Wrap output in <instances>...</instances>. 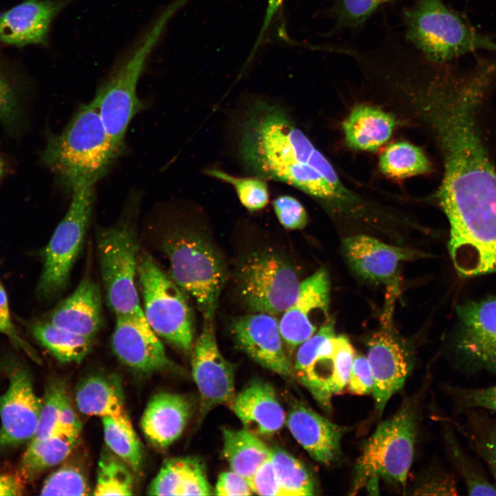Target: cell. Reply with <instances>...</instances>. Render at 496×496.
<instances>
[{"label":"cell","mask_w":496,"mask_h":496,"mask_svg":"<svg viewBox=\"0 0 496 496\" xmlns=\"http://www.w3.org/2000/svg\"><path fill=\"white\" fill-rule=\"evenodd\" d=\"M406 37L431 62L443 64L496 43L476 32L442 0H417L404 12Z\"/></svg>","instance_id":"52a82bcc"},{"label":"cell","mask_w":496,"mask_h":496,"mask_svg":"<svg viewBox=\"0 0 496 496\" xmlns=\"http://www.w3.org/2000/svg\"><path fill=\"white\" fill-rule=\"evenodd\" d=\"M71 0H25L0 14V41L16 46L46 45L54 18Z\"/></svg>","instance_id":"d6986e66"},{"label":"cell","mask_w":496,"mask_h":496,"mask_svg":"<svg viewBox=\"0 0 496 496\" xmlns=\"http://www.w3.org/2000/svg\"><path fill=\"white\" fill-rule=\"evenodd\" d=\"M230 331L236 346L255 362L286 380H295L276 316L252 313L234 318Z\"/></svg>","instance_id":"5bb4252c"},{"label":"cell","mask_w":496,"mask_h":496,"mask_svg":"<svg viewBox=\"0 0 496 496\" xmlns=\"http://www.w3.org/2000/svg\"><path fill=\"white\" fill-rule=\"evenodd\" d=\"M206 468L198 457L186 456L168 459L149 484V495H211Z\"/></svg>","instance_id":"484cf974"},{"label":"cell","mask_w":496,"mask_h":496,"mask_svg":"<svg viewBox=\"0 0 496 496\" xmlns=\"http://www.w3.org/2000/svg\"><path fill=\"white\" fill-rule=\"evenodd\" d=\"M0 333L8 337L14 344L33 358L36 355L31 347L28 345L17 333L12 322L9 309L8 301L5 289L0 282Z\"/></svg>","instance_id":"c3c4849f"},{"label":"cell","mask_w":496,"mask_h":496,"mask_svg":"<svg viewBox=\"0 0 496 496\" xmlns=\"http://www.w3.org/2000/svg\"><path fill=\"white\" fill-rule=\"evenodd\" d=\"M344 251L352 269L364 278L386 282L395 276L399 263L416 254L385 244L365 235L347 238Z\"/></svg>","instance_id":"cb8c5ba5"},{"label":"cell","mask_w":496,"mask_h":496,"mask_svg":"<svg viewBox=\"0 0 496 496\" xmlns=\"http://www.w3.org/2000/svg\"><path fill=\"white\" fill-rule=\"evenodd\" d=\"M11 60L0 52V119L11 118L17 101V76Z\"/></svg>","instance_id":"b9f144b4"},{"label":"cell","mask_w":496,"mask_h":496,"mask_svg":"<svg viewBox=\"0 0 496 496\" xmlns=\"http://www.w3.org/2000/svg\"><path fill=\"white\" fill-rule=\"evenodd\" d=\"M456 310L451 349L457 366L468 375L496 373V295L468 300Z\"/></svg>","instance_id":"8fae6325"},{"label":"cell","mask_w":496,"mask_h":496,"mask_svg":"<svg viewBox=\"0 0 496 496\" xmlns=\"http://www.w3.org/2000/svg\"><path fill=\"white\" fill-rule=\"evenodd\" d=\"M69 208L43 254V267L37 293L52 300L68 287L72 268L81 254L94 203V185L74 188Z\"/></svg>","instance_id":"9c48e42d"},{"label":"cell","mask_w":496,"mask_h":496,"mask_svg":"<svg viewBox=\"0 0 496 496\" xmlns=\"http://www.w3.org/2000/svg\"><path fill=\"white\" fill-rule=\"evenodd\" d=\"M177 10L178 6L172 2L158 14L132 49L114 68L91 101L111 140L122 152L129 124L144 107L136 93L138 80L168 21Z\"/></svg>","instance_id":"277c9868"},{"label":"cell","mask_w":496,"mask_h":496,"mask_svg":"<svg viewBox=\"0 0 496 496\" xmlns=\"http://www.w3.org/2000/svg\"><path fill=\"white\" fill-rule=\"evenodd\" d=\"M373 373L367 358L355 356L347 385L348 391L354 395H367L373 392Z\"/></svg>","instance_id":"f6af8a7d"},{"label":"cell","mask_w":496,"mask_h":496,"mask_svg":"<svg viewBox=\"0 0 496 496\" xmlns=\"http://www.w3.org/2000/svg\"><path fill=\"white\" fill-rule=\"evenodd\" d=\"M415 495H457L454 477L446 471L436 468L429 471L413 489Z\"/></svg>","instance_id":"ee69618b"},{"label":"cell","mask_w":496,"mask_h":496,"mask_svg":"<svg viewBox=\"0 0 496 496\" xmlns=\"http://www.w3.org/2000/svg\"><path fill=\"white\" fill-rule=\"evenodd\" d=\"M132 468L118 456L104 453L98 464L94 495H132L134 479Z\"/></svg>","instance_id":"e575fe53"},{"label":"cell","mask_w":496,"mask_h":496,"mask_svg":"<svg viewBox=\"0 0 496 496\" xmlns=\"http://www.w3.org/2000/svg\"><path fill=\"white\" fill-rule=\"evenodd\" d=\"M294 439L316 461L330 465L341 455L347 428L336 424L302 403H296L285 421Z\"/></svg>","instance_id":"ffe728a7"},{"label":"cell","mask_w":496,"mask_h":496,"mask_svg":"<svg viewBox=\"0 0 496 496\" xmlns=\"http://www.w3.org/2000/svg\"><path fill=\"white\" fill-rule=\"evenodd\" d=\"M239 131L238 154L255 176L282 182L336 208L361 198L340 180L328 159L280 105L258 99Z\"/></svg>","instance_id":"6da1fadb"},{"label":"cell","mask_w":496,"mask_h":496,"mask_svg":"<svg viewBox=\"0 0 496 496\" xmlns=\"http://www.w3.org/2000/svg\"><path fill=\"white\" fill-rule=\"evenodd\" d=\"M380 171L393 178H404L429 172L431 163L419 147L408 142L389 145L379 161Z\"/></svg>","instance_id":"1f68e13d"},{"label":"cell","mask_w":496,"mask_h":496,"mask_svg":"<svg viewBox=\"0 0 496 496\" xmlns=\"http://www.w3.org/2000/svg\"><path fill=\"white\" fill-rule=\"evenodd\" d=\"M273 206L279 222L285 228L300 229L307 225V211L294 197L280 196L273 200Z\"/></svg>","instance_id":"7bdbcfd3"},{"label":"cell","mask_w":496,"mask_h":496,"mask_svg":"<svg viewBox=\"0 0 496 496\" xmlns=\"http://www.w3.org/2000/svg\"><path fill=\"white\" fill-rule=\"evenodd\" d=\"M138 276L143 313L154 332L183 351L193 345L195 325L184 291L148 254L138 258Z\"/></svg>","instance_id":"ba28073f"},{"label":"cell","mask_w":496,"mask_h":496,"mask_svg":"<svg viewBox=\"0 0 496 496\" xmlns=\"http://www.w3.org/2000/svg\"><path fill=\"white\" fill-rule=\"evenodd\" d=\"M111 344L120 362L137 373L149 375L175 368L145 318L116 316Z\"/></svg>","instance_id":"2e32d148"},{"label":"cell","mask_w":496,"mask_h":496,"mask_svg":"<svg viewBox=\"0 0 496 496\" xmlns=\"http://www.w3.org/2000/svg\"><path fill=\"white\" fill-rule=\"evenodd\" d=\"M271 461L284 496L315 494L314 479L300 461L277 447L271 448Z\"/></svg>","instance_id":"d6a6232c"},{"label":"cell","mask_w":496,"mask_h":496,"mask_svg":"<svg viewBox=\"0 0 496 496\" xmlns=\"http://www.w3.org/2000/svg\"><path fill=\"white\" fill-rule=\"evenodd\" d=\"M456 412L482 409L496 415V384L480 388L446 386Z\"/></svg>","instance_id":"ab89813d"},{"label":"cell","mask_w":496,"mask_h":496,"mask_svg":"<svg viewBox=\"0 0 496 496\" xmlns=\"http://www.w3.org/2000/svg\"><path fill=\"white\" fill-rule=\"evenodd\" d=\"M396 125L391 113L379 107L360 104L344 120L342 127L347 145L361 151H374L386 143Z\"/></svg>","instance_id":"4316f807"},{"label":"cell","mask_w":496,"mask_h":496,"mask_svg":"<svg viewBox=\"0 0 496 496\" xmlns=\"http://www.w3.org/2000/svg\"><path fill=\"white\" fill-rule=\"evenodd\" d=\"M74 397L81 413L110 417L126 432L136 435L126 411L121 380L116 375L84 378L76 388Z\"/></svg>","instance_id":"d4e9b609"},{"label":"cell","mask_w":496,"mask_h":496,"mask_svg":"<svg viewBox=\"0 0 496 496\" xmlns=\"http://www.w3.org/2000/svg\"><path fill=\"white\" fill-rule=\"evenodd\" d=\"M214 494L221 496H242L251 495L254 492L248 479L231 470L219 475Z\"/></svg>","instance_id":"7dc6e473"},{"label":"cell","mask_w":496,"mask_h":496,"mask_svg":"<svg viewBox=\"0 0 496 496\" xmlns=\"http://www.w3.org/2000/svg\"><path fill=\"white\" fill-rule=\"evenodd\" d=\"M248 481L254 493L260 495L284 496L271 457L265 462Z\"/></svg>","instance_id":"bcb514c9"},{"label":"cell","mask_w":496,"mask_h":496,"mask_svg":"<svg viewBox=\"0 0 496 496\" xmlns=\"http://www.w3.org/2000/svg\"><path fill=\"white\" fill-rule=\"evenodd\" d=\"M81 434H56L32 440L20 462V475L31 481L63 462L77 444Z\"/></svg>","instance_id":"f1b7e54d"},{"label":"cell","mask_w":496,"mask_h":496,"mask_svg":"<svg viewBox=\"0 0 496 496\" xmlns=\"http://www.w3.org/2000/svg\"><path fill=\"white\" fill-rule=\"evenodd\" d=\"M419 418V401L408 400L382 422L365 442L353 471L351 494L378 478L405 489L411 466Z\"/></svg>","instance_id":"5b68a950"},{"label":"cell","mask_w":496,"mask_h":496,"mask_svg":"<svg viewBox=\"0 0 496 496\" xmlns=\"http://www.w3.org/2000/svg\"><path fill=\"white\" fill-rule=\"evenodd\" d=\"M213 322L204 320L192 353V376L200 394V420L218 406H229L236 395L234 368L219 351Z\"/></svg>","instance_id":"4fadbf2b"},{"label":"cell","mask_w":496,"mask_h":496,"mask_svg":"<svg viewBox=\"0 0 496 496\" xmlns=\"http://www.w3.org/2000/svg\"><path fill=\"white\" fill-rule=\"evenodd\" d=\"M19 474L0 473V495H21L24 490V483Z\"/></svg>","instance_id":"681fc988"},{"label":"cell","mask_w":496,"mask_h":496,"mask_svg":"<svg viewBox=\"0 0 496 496\" xmlns=\"http://www.w3.org/2000/svg\"><path fill=\"white\" fill-rule=\"evenodd\" d=\"M90 488L84 470L77 464H63L45 480L41 495H87Z\"/></svg>","instance_id":"74e56055"},{"label":"cell","mask_w":496,"mask_h":496,"mask_svg":"<svg viewBox=\"0 0 496 496\" xmlns=\"http://www.w3.org/2000/svg\"><path fill=\"white\" fill-rule=\"evenodd\" d=\"M121 153L90 102L79 107L60 134L49 137L43 161L62 187L71 192L83 185L94 186Z\"/></svg>","instance_id":"7a4b0ae2"},{"label":"cell","mask_w":496,"mask_h":496,"mask_svg":"<svg viewBox=\"0 0 496 496\" xmlns=\"http://www.w3.org/2000/svg\"><path fill=\"white\" fill-rule=\"evenodd\" d=\"M223 455L231 471L249 479L271 457V448L245 428L223 429Z\"/></svg>","instance_id":"83f0119b"},{"label":"cell","mask_w":496,"mask_h":496,"mask_svg":"<svg viewBox=\"0 0 496 496\" xmlns=\"http://www.w3.org/2000/svg\"><path fill=\"white\" fill-rule=\"evenodd\" d=\"M140 200L138 192L132 194L119 218L96 231L101 276L107 304L116 316L145 318L136 285Z\"/></svg>","instance_id":"3957f363"},{"label":"cell","mask_w":496,"mask_h":496,"mask_svg":"<svg viewBox=\"0 0 496 496\" xmlns=\"http://www.w3.org/2000/svg\"><path fill=\"white\" fill-rule=\"evenodd\" d=\"M284 0H269L267 8L266 10L265 17V20L263 21V24L261 28V30L260 32L259 36L258 37V41H262L263 37L265 34L266 31L267 30L269 25L271 23V20L273 19L274 15L278 12L280 8H281L282 3Z\"/></svg>","instance_id":"f907efd6"},{"label":"cell","mask_w":496,"mask_h":496,"mask_svg":"<svg viewBox=\"0 0 496 496\" xmlns=\"http://www.w3.org/2000/svg\"><path fill=\"white\" fill-rule=\"evenodd\" d=\"M47 321L94 339L103 325L101 293L98 284L90 277H85L73 293L54 308Z\"/></svg>","instance_id":"7402d4cb"},{"label":"cell","mask_w":496,"mask_h":496,"mask_svg":"<svg viewBox=\"0 0 496 496\" xmlns=\"http://www.w3.org/2000/svg\"><path fill=\"white\" fill-rule=\"evenodd\" d=\"M334 320L328 318L313 335L298 347L293 364L295 380L326 411L331 398L347 387L342 368L334 355Z\"/></svg>","instance_id":"7c38bea8"},{"label":"cell","mask_w":496,"mask_h":496,"mask_svg":"<svg viewBox=\"0 0 496 496\" xmlns=\"http://www.w3.org/2000/svg\"><path fill=\"white\" fill-rule=\"evenodd\" d=\"M31 332L60 362H81L92 349L93 339L63 329L47 320L34 323Z\"/></svg>","instance_id":"f546056e"},{"label":"cell","mask_w":496,"mask_h":496,"mask_svg":"<svg viewBox=\"0 0 496 496\" xmlns=\"http://www.w3.org/2000/svg\"><path fill=\"white\" fill-rule=\"evenodd\" d=\"M239 293L252 313L277 316L296 300L301 282L293 266L269 249L249 253L236 271Z\"/></svg>","instance_id":"30bf717a"},{"label":"cell","mask_w":496,"mask_h":496,"mask_svg":"<svg viewBox=\"0 0 496 496\" xmlns=\"http://www.w3.org/2000/svg\"><path fill=\"white\" fill-rule=\"evenodd\" d=\"M42 400L34 392L28 371L13 369L9 384L0 397V449L31 441L38 426Z\"/></svg>","instance_id":"9a60e30c"},{"label":"cell","mask_w":496,"mask_h":496,"mask_svg":"<svg viewBox=\"0 0 496 496\" xmlns=\"http://www.w3.org/2000/svg\"><path fill=\"white\" fill-rule=\"evenodd\" d=\"M101 418L104 438L108 447L134 472L139 473L142 469L143 455L137 435L126 432L110 417Z\"/></svg>","instance_id":"d590c367"},{"label":"cell","mask_w":496,"mask_h":496,"mask_svg":"<svg viewBox=\"0 0 496 496\" xmlns=\"http://www.w3.org/2000/svg\"><path fill=\"white\" fill-rule=\"evenodd\" d=\"M450 456L471 495H496V486L479 462L466 452L451 431H446Z\"/></svg>","instance_id":"836d02e7"},{"label":"cell","mask_w":496,"mask_h":496,"mask_svg":"<svg viewBox=\"0 0 496 496\" xmlns=\"http://www.w3.org/2000/svg\"><path fill=\"white\" fill-rule=\"evenodd\" d=\"M330 280L320 268L300 283L295 301L282 313L279 329L282 342L293 351L318 329V317L327 318Z\"/></svg>","instance_id":"e0dca14e"},{"label":"cell","mask_w":496,"mask_h":496,"mask_svg":"<svg viewBox=\"0 0 496 496\" xmlns=\"http://www.w3.org/2000/svg\"><path fill=\"white\" fill-rule=\"evenodd\" d=\"M243 428L256 435L278 431L285 423V413L273 386L269 383L251 382L235 397L229 406Z\"/></svg>","instance_id":"603a6c76"},{"label":"cell","mask_w":496,"mask_h":496,"mask_svg":"<svg viewBox=\"0 0 496 496\" xmlns=\"http://www.w3.org/2000/svg\"><path fill=\"white\" fill-rule=\"evenodd\" d=\"M70 400L65 386L61 382L51 384L46 390L37 431L32 440L60 434L59 421L63 406Z\"/></svg>","instance_id":"f35d334b"},{"label":"cell","mask_w":496,"mask_h":496,"mask_svg":"<svg viewBox=\"0 0 496 496\" xmlns=\"http://www.w3.org/2000/svg\"><path fill=\"white\" fill-rule=\"evenodd\" d=\"M161 247L172 279L193 298L204 320L214 321L226 277L218 252L199 235L182 230L166 234Z\"/></svg>","instance_id":"8992f818"},{"label":"cell","mask_w":496,"mask_h":496,"mask_svg":"<svg viewBox=\"0 0 496 496\" xmlns=\"http://www.w3.org/2000/svg\"><path fill=\"white\" fill-rule=\"evenodd\" d=\"M192 413V404L187 397L158 393L150 398L143 412L142 431L154 447L165 449L179 438Z\"/></svg>","instance_id":"44dd1931"},{"label":"cell","mask_w":496,"mask_h":496,"mask_svg":"<svg viewBox=\"0 0 496 496\" xmlns=\"http://www.w3.org/2000/svg\"><path fill=\"white\" fill-rule=\"evenodd\" d=\"M366 347L374 382L375 406L382 414L389 399L403 387L412 362L404 344L389 331L374 333L366 341Z\"/></svg>","instance_id":"ac0fdd59"},{"label":"cell","mask_w":496,"mask_h":496,"mask_svg":"<svg viewBox=\"0 0 496 496\" xmlns=\"http://www.w3.org/2000/svg\"><path fill=\"white\" fill-rule=\"evenodd\" d=\"M3 163L0 156V178L3 174Z\"/></svg>","instance_id":"816d5d0a"},{"label":"cell","mask_w":496,"mask_h":496,"mask_svg":"<svg viewBox=\"0 0 496 496\" xmlns=\"http://www.w3.org/2000/svg\"><path fill=\"white\" fill-rule=\"evenodd\" d=\"M462 431L475 454L486 464L496 486V415L482 409H468Z\"/></svg>","instance_id":"4dcf8cb0"},{"label":"cell","mask_w":496,"mask_h":496,"mask_svg":"<svg viewBox=\"0 0 496 496\" xmlns=\"http://www.w3.org/2000/svg\"><path fill=\"white\" fill-rule=\"evenodd\" d=\"M393 0H336L332 12L337 28L362 25L383 4Z\"/></svg>","instance_id":"60d3db41"},{"label":"cell","mask_w":496,"mask_h":496,"mask_svg":"<svg viewBox=\"0 0 496 496\" xmlns=\"http://www.w3.org/2000/svg\"><path fill=\"white\" fill-rule=\"evenodd\" d=\"M205 173L231 185L241 204L250 211L264 208L269 201V190L265 179L255 176H235L216 168L207 169Z\"/></svg>","instance_id":"8d00e7d4"}]
</instances>
